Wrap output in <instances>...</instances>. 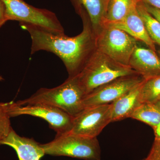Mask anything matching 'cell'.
<instances>
[{
  "label": "cell",
  "mask_w": 160,
  "mask_h": 160,
  "mask_svg": "<svg viewBox=\"0 0 160 160\" xmlns=\"http://www.w3.org/2000/svg\"><path fill=\"white\" fill-rule=\"evenodd\" d=\"M8 21L6 6L2 0H0V28Z\"/></svg>",
  "instance_id": "obj_21"
},
{
  "label": "cell",
  "mask_w": 160,
  "mask_h": 160,
  "mask_svg": "<svg viewBox=\"0 0 160 160\" xmlns=\"http://www.w3.org/2000/svg\"><path fill=\"white\" fill-rule=\"evenodd\" d=\"M45 154L66 156L85 160H101L97 138L86 137L70 132L57 134L54 139L42 144Z\"/></svg>",
  "instance_id": "obj_4"
},
{
  "label": "cell",
  "mask_w": 160,
  "mask_h": 160,
  "mask_svg": "<svg viewBox=\"0 0 160 160\" xmlns=\"http://www.w3.org/2000/svg\"><path fill=\"white\" fill-rule=\"evenodd\" d=\"M143 160H160V141L155 139L148 156Z\"/></svg>",
  "instance_id": "obj_20"
},
{
  "label": "cell",
  "mask_w": 160,
  "mask_h": 160,
  "mask_svg": "<svg viewBox=\"0 0 160 160\" xmlns=\"http://www.w3.org/2000/svg\"></svg>",
  "instance_id": "obj_29"
},
{
  "label": "cell",
  "mask_w": 160,
  "mask_h": 160,
  "mask_svg": "<svg viewBox=\"0 0 160 160\" xmlns=\"http://www.w3.org/2000/svg\"><path fill=\"white\" fill-rule=\"evenodd\" d=\"M160 99V75L145 79L140 92L142 104L152 103Z\"/></svg>",
  "instance_id": "obj_18"
},
{
  "label": "cell",
  "mask_w": 160,
  "mask_h": 160,
  "mask_svg": "<svg viewBox=\"0 0 160 160\" xmlns=\"http://www.w3.org/2000/svg\"><path fill=\"white\" fill-rule=\"evenodd\" d=\"M143 82L111 103L112 122L130 118L132 112L142 104L140 92Z\"/></svg>",
  "instance_id": "obj_14"
},
{
  "label": "cell",
  "mask_w": 160,
  "mask_h": 160,
  "mask_svg": "<svg viewBox=\"0 0 160 160\" xmlns=\"http://www.w3.org/2000/svg\"><path fill=\"white\" fill-rule=\"evenodd\" d=\"M105 25L125 31L138 42L144 43L148 48L157 51L155 44L148 34L144 22L138 12L137 6L132 9L123 19L118 22H106Z\"/></svg>",
  "instance_id": "obj_12"
},
{
  "label": "cell",
  "mask_w": 160,
  "mask_h": 160,
  "mask_svg": "<svg viewBox=\"0 0 160 160\" xmlns=\"http://www.w3.org/2000/svg\"><path fill=\"white\" fill-rule=\"evenodd\" d=\"M129 66L145 79L160 75V57L157 51L137 44Z\"/></svg>",
  "instance_id": "obj_11"
},
{
  "label": "cell",
  "mask_w": 160,
  "mask_h": 160,
  "mask_svg": "<svg viewBox=\"0 0 160 160\" xmlns=\"http://www.w3.org/2000/svg\"><path fill=\"white\" fill-rule=\"evenodd\" d=\"M83 30L76 36L56 34L40 26L20 23L30 35L31 54L40 51L49 52L57 56L66 67L69 77L76 76L96 49V37L91 24L82 21Z\"/></svg>",
  "instance_id": "obj_1"
},
{
  "label": "cell",
  "mask_w": 160,
  "mask_h": 160,
  "mask_svg": "<svg viewBox=\"0 0 160 160\" xmlns=\"http://www.w3.org/2000/svg\"><path fill=\"white\" fill-rule=\"evenodd\" d=\"M8 109V102H0V139L6 138L12 129Z\"/></svg>",
  "instance_id": "obj_19"
},
{
  "label": "cell",
  "mask_w": 160,
  "mask_h": 160,
  "mask_svg": "<svg viewBox=\"0 0 160 160\" xmlns=\"http://www.w3.org/2000/svg\"><path fill=\"white\" fill-rule=\"evenodd\" d=\"M157 52L158 55L160 57V47H159V48L158 50H157Z\"/></svg>",
  "instance_id": "obj_24"
},
{
  "label": "cell",
  "mask_w": 160,
  "mask_h": 160,
  "mask_svg": "<svg viewBox=\"0 0 160 160\" xmlns=\"http://www.w3.org/2000/svg\"><path fill=\"white\" fill-rule=\"evenodd\" d=\"M144 4L147 11L149 12V13H150L153 17L155 18L159 22H160V9H157V8H154V7L149 6V5H147V4H145V3H144Z\"/></svg>",
  "instance_id": "obj_22"
},
{
  "label": "cell",
  "mask_w": 160,
  "mask_h": 160,
  "mask_svg": "<svg viewBox=\"0 0 160 160\" xmlns=\"http://www.w3.org/2000/svg\"><path fill=\"white\" fill-rule=\"evenodd\" d=\"M12 147L16 152L19 160H40L45 152L42 144L33 139L20 136L13 129L0 141V145Z\"/></svg>",
  "instance_id": "obj_13"
},
{
  "label": "cell",
  "mask_w": 160,
  "mask_h": 160,
  "mask_svg": "<svg viewBox=\"0 0 160 160\" xmlns=\"http://www.w3.org/2000/svg\"><path fill=\"white\" fill-rule=\"evenodd\" d=\"M135 74L130 66L117 62L96 49L76 77L86 95L118 78Z\"/></svg>",
  "instance_id": "obj_3"
},
{
  "label": "cell",
  "mask_w": 160,
  "mask_h": 160,
  "mask_svg": "<svg viewBox=\"0 0 160 160\" xmlns=\"http://www.w3.org/2000/svg\"><path fill=\"white\" fill-rule=\"evenodd\" d=\"M1 139H0V141H1Z\"/></svg>",
  "instance_id": "obj_27"
},
{
  "label": "cell",
  "mask_w": 160,
  "mask_h": 160,
  "mask_svg": "<svg viewBox=\"0 0 160 160\" xmlns=\"http://www.w3.org/2000/svg\"><path fill=\"white\" fill-rule=\"evenodd\" d=\"M141 1L160 10V0H141Z\"/></svg>",
  "instance_id": "obj_23"
},
{
  "label": "cell",
  "mask_w": 160,
  "mask_h": 160,
  "mask_svg": "<svg viewBox=\"0 0 160 160\" xmlns=\"http://www.w3.org/2000/svg\"><path fill=\"white\" fill-rule=\"evenodd\" d=\"M8 109L11 118L28 115L43 119L57 134L69 132L72 126L73 117L49 105L35 104L19 106L11 102H8Z\"/></svg>",
  "instance_id": "obj_7"
},
{
  "label": "cell",
  "mask_w": 160,
  "mask_h": 160,
  "mask_svg": "<svg viewBox=\"0 0 160 160\" xmlns=\"http://www.w3.org/2000/svg\"><path fill=\"white\" fill-rule=\"evenodd\" d=\"M138 42L125 31L106 25L96 36L97 50L126 66H129V60Z\"/></svg>",
  "instance_id": "obj_6"
},
{
  "label": "cell",
  "mask_w": 160,
  "mask_h": 160,
  "mask_svg": "<svg viewBox=\"0 0 160 160\" xmlns=\"http://www.w3.org/2000/svg\"><path fill=\"white\" fill-rule=\"evenodd\" d=\"M144 80L139 75L135 74L112 80L86 95L83 101L84 108L113 102L138 86Z\"/></svg>",
  "instance_id": "obj_9"
},
{
  "label": "cell",
  "mask_w": 160,
  "mask_h": 160,
  "mask_svg": "<svg viewBox=\"0 0 160 160\" xmlns=\"http://www.w3.org/2000/svg\"><path fill=\"white\" fill-rule=\"evenodd\" d=\"M3 79V78L2 77L0 76V81H2Z\"/></svg>",
  "instance_id": "obj_25"
},
{
  "label": "cell",
  "mask_w": 160,
  "mask_h": 160,
  "mask_svg": "<svg viewBox=\"0 0 160 160\" xmlns=\"http://www.w3.org/2000/svg\"><path fill=\"white\" fill-rule=\"evenodd\" d=\"M137 9L151 39L160 47V22L147 11L141 1L138 3Z\"/></svg>",
  "instance_id": "obj_17"
},
{
  "label": "cell",
  "mask_w": 160,
  "mask_h": 160,
  "mask_svg": "<svg viewBox=\"0 0 160 160\" xmlns=\"http://www.w3.org/2000/svg\"><path fill=\"white\" fill-rule=\"evenodd\" d=\"M111 103L84 108L75 116L70 132L72 134L97 137L112 120Z\"/></svg>",
  "instance_id": "obj_8"
},
{
  "label": "cell",
  "mask_w": 160,
  "mask_h": 160,
  "mask_svg": "<svg viewBox=\"0 0 160 160\" xmlns=\"http://www.w3.org/2000/svg\"><path fill=\"white\" fill-rule=\"evenodd\" d=\"M155 139H157L160 140V137L159 138H155Z\"/></svg>",
  "instance_id": "obj_26"
},
{
  "label": "cell",
  "mask_w": 160,
  "mask_h": 160,
  "mask_svg": "<svg viewBox=\"0 0 160 160\" xmlns=\"http://www.w3.org/2000/svg\"><path fill=\"white\" fill-rule=\"evenodd\" d=\"M159 101H160V99Z\"/></svg>",
  "instance_id": "obj_28"
},
{
  "label": "cell",
  "mask_w": 160,
  "mask_h": 160,
  "mask_svg": "<svg viewBox=\"0 0 160 160\" xmlns=\"http://www.w3.org/2000/svg\"><path fill=\"white\" fill-rule=\"evenodd\" d=\"M109 0H70L81 19L89 21L96 36L104 26Z\"/></svg>",
  "instance_id": "obj_10"
},
{
  "label": "cell",
  "mask_w": 160,
  "mask_h": 160,
  "mask_svg": "<svg viewBox=\"0 0 160 160\" xmlns=\"http://www.w3.org/2000/svg\"><path fill=\"white\" fill-rule=\"evenodd\" d=\"M140 1L141 0H109L105 23L118 22L123 19L132 9L136 7Z\"/></svg>",
  "instance_id": "obj_16"
},
{
  "label": "cell",
  "mask_w": 160,
  "mask_h": 160,
  "mask_svg": "<svg viewBox=\"0 0 160 160\" xmlns=\"http://www.w3.org/2000/svg\"><path fill=\"white\" fill-rule=\"evenodd\" d=\"M2 1L6 6L8 21L32 24L56 34H65L64 28L54 12L36 8L23 0Z\"/></svg>",
  "instance_id": "obj_5"
},
{
  "label": "cell",
  "mask_w": 160,
  "mask_h": 160,
  "mask_svg": "<svg viewBox=\"0 0 160 160\" xmlns=\"http://www.w3.org/2000/svg\"><path fill=\"white\" fill-rule=\"evenodd\" d=\"M129 118L151 126L154 131L155 138L160 137V101L141 104Z\"/></svg>",
  "instance_id": "obj_15"
},
{
  "label": "cell",
  "mask_w": 160,
  "mask_h": 160,
  "mask_svg": "<svg viewBox=\"0 0 160 160\" xmlns=\"http://www.w3.org/2000/svg\"><path fill=\"white\" fill-rule=\"evenodd\" d=\"M85 95L76 76L68 77L52 88H42L25 99L15 102L19 106L43 104L53 106L74 117L84 109Z\"/></svg>",
  "instance_id": "obj_2"
}]
</instances>
